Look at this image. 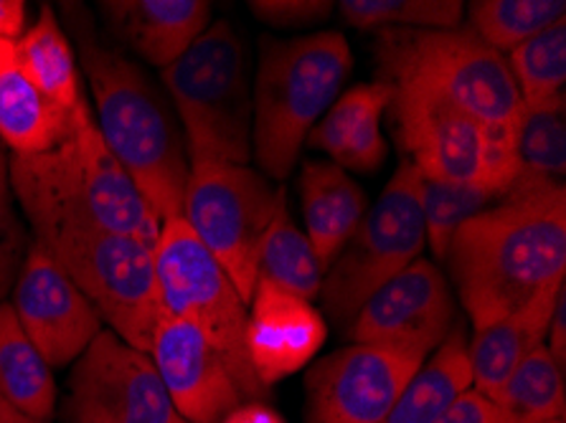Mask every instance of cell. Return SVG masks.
Returning a JSON list of instances; mask_svg holds the SVG:
<instances>
[{
    "label": "cell",
    "instance_id": "cell-40",
    "mask_svg": "<svg viewBox=\"0 0 566 423\" xmlns=\"http://www.w3.org/2000/svg\"><path fill=\"white\" fill-rule=\"evenodd\" d=\"M509 423H564V421H509Z\"/></svg>",
    "mask_w": 566,
    "mask_h": 423
},
{
    "label": "cell",
    "instance_id": "cell-10",
    "mask_svg": "<svg viewBox=\"0 0 566 423\" xmlns=\"http://www.w3.org/2000/svg\"><path fill=\"white\" fill-rule=\"evenodd\" d=\"M285 191L270 186L262 172L234 162L191 158L184 219L250 305L256 264L270 223Z\"/></svg>",
    "mask_w": 566,
    "mask_h": 423
},
{
    "label": "cell",
    "instance_id": "cell-14",
    "mask_svg": "<svg viewBox=\"0 0 566 423\" xmlns=\"http://www.w3.org/2000/svg\"><path fill=\"white\" fill-rule=\"evenodd\" d=\"M452 322L454 297L448 276L419 256L366 299L350 319V338L427 360L448 340Z\"/></svg>",
    "mask_w": 566,
    "mask_h": 423
},
{
    "label": "cell",
    "instance_id": "cell-20",
    "mask_svg": "<svg viewBox=\"0 0 566 423\" xmlns=\"http://www.w3.org/2000/svg\"><path fill=\"white\" fill-rule=\"evenodd\" d=\"M74 112L56 107L39 92L23 72L15 41L0 39V145L11 155H39L56 148L72 129Z\"/></svg>",
    "mask_w": 566,
    "mask_h": 423
},
{
    "label": "cell",
    "instance_id": "cell-15",
    "mask_svg": "<svg viewBox=\"0 0 566 423\" xmlns=\"http://www.w3.org/2000/svg\"><path fill=\"white\" fill-rule=\"evenodd\" d=\"M13 313L49 368H64L90 348L105 322L54 258L31 239L11 289Z\"/></svg>",
    "mask_w": 566,
    "mask_h": 423
},
{
    "label": "cell",
    "instance_id": "cell-6",
    "mask_svg": "<svg viewBox=\"0 0 566 423\" xmlns=\"http://www.w3.org/2000/svg\"><path fill=\"white\" fill-rule=\"evenodd\" d=\"M379 82H415L488 127H516L523 112L505 56L475 31H376Z\"/></svg>",
    "mask_w": 566,
    "mask_h": 423
},
{
    "label": "cell",
    "instance_id": "cell-23",
    "mask_svg": "<svg viewBox=\"0 0 566 423\" xmlns=\"http://www.w3.org/2000/svg\"><path fill=\"white\" fill-rule=\"evenodd\" d=\"M566 176V94L523 107L516 125V180L511 193L564 186Z\"/></svg>",
    "mask_w": 566,
    "mask_h": 423
},
{
    "label": "cell",
    "instance_id": "cell-26",
    "mask_svg": "<svg viewBox=\"0 0 566 423\" xmlns=\"http://www.w3.org/2000/svg\"><path fill=\"white\" fill-rule=\"evenodd\" d=\"M470 388V358L462 332L448 335L430 362L407 385L399 403L379 423H432L448 405Z\"/></svg>",
    "mask_w": 566,
    "mask_h": 423
},
{
    "label": "cell",
    "instance_id": "cell-24",
    "mask_svg": "<svg viewBox=\"0 0 566 423\" xmlns=\"http://www.w3.org/2000/svg\"><path fill=\"white\" fill-rule=\"evenodd\" d=\"M0 395L31 416L51 421L56 413L54 373L8 302H0Z\"/></svg>",
    "mask_w": 566,
    "mask_h": 423
},
{
    "label": "cell",
    "instance_id": "cell-1",
    "mask_svg": "<svg viewBox=\"0 0 566 423\" xmlns=\"http://www.w3.org/2000/svg\"><path fill=\"white\" fill-rule=\"evenodd\" d=\"M473 330L566 282L564 186L509 193L454 231L444 254Z\"/></svg>",
    "mask_w": 566,
    "mask_h": 423
},
{
    "label": "cell",
    "instance_id": "cell-37",
    "mask_svg": "<svg viewBox=\"0 0 566 423\" xmlns=\"http://www.w3.org/2000/svg\"><path fill=\"white\" fill-rule=\"evenodd\" d=\"M25 23V6L21 0H0V39L19 41Z\"/></svg>",
    "mask_w": 566,
    "mask_h": 423
},
{
    "label": "cell",
    "instance_id": "cell-13",
    "mask_svg": "<svg viewBox=\"0 0 566 423\" xmlns=\"http://www.w3.org/2000/svg\"><path fill=\"white\" fill-rule=\"evenodd\" d=\"M427 360L354 342L325 356L305 378V423H379Z\"/></svg>",
    "mask_w": 566,
    "mask_h": 423
},
{
    "label": "cell",
    "instance_id": "cell-2",
    "mask_svg": "<svg viewBox=\"0 0 566 423\" xmlns=\"http://www.w3.org/2000/svg\"><path fill=\"white\" fill-rule=\"evenodd\" d=\"M80 62L97 107V129L160 221L184 215L188 155L163 94L143 68L94 36L90 13L66 3Z\"/></svg>",
    "mask_w": 566,
    "mask_h": 423
},
{
    "label": "cell",
    "instance_id": "cell-34",
    "mask_svg": "<svg viewBox=\"0 0 566 423\" xmlns=\"http://www.w3.org/2000/svg\"><path fill=\"white\" fill-rule=\"evenodd\" d=\"M252 13L256 19L277 25V29H293V25H311L331 15L333 3L325 0H252Z\"/></svg>",
    "mask_w": 566,
    "mask_h": 423
},
{
    "label": "cell",
    "instance_id": "cell-27",
    "mask_svg": "<svg viewBox=\"0 0 566 423\" xmlns=\"http://www.w3.org/2000/svg\"><path fill=\"white\" fill-rule=\"evenodd\" d=\"M256 282H268L272 287L307 302L321 295L323 266L317 262L311 241L295 226L285 203L274 213L270 229L264 233Z\"/></svg>",
    "mask_w": 566,
    "mask_h": 423
},
{
    "label": "cell",
    "instance_id": "cell-16",
    "mask_svg": "<svg viewBox=\"0 0 566 423\" xmlns=\"http://www.w3.org/2000/svg\"><path fill=\"white\" fill-rule=\"evenodd\" d=\"M145 356L188 423H221L254 401L217 345L188 319L160 317Z\"/></svg>",
    "mask_w": 566,
    "mask_h": 423
},
{
    "label": "cell",
    "instance_id": "cell-36",
    "mask_svg": "<svg viewBox=\"0 0 566 423\" xmlns=\"http://www.w3.org/2000/svg\"><path fill=\"white\" fill-rule=\"evenodd\" d=\"M544 345L554 356V360L564 368L566 366V282L562 284L559 295H556L554 313H552V319H548Z\"/></svg>",
    "mask_w": 566,
    "mask_h": 423
},
{
    "label": "cell",
    "instance_id": "cell-7",
    "mask_svg": "<svg viewBox=\"0 0 566 423\" xmlns=\"http://www.w3.org/2000/svg\"><path fill=\"white\" fill-rule=\"evenodd\" d=\"M160 76L186 127L188 160L211 158L250 166V68L234 29L227 21L209 25Z\"/></svg>",
    "mask_w": 566,
    "mask_h": 423
},
{
    "label": "cell",
    "instance_id": "cell-31",
    "mask_svg": "<svg viewBox=\"0 0 566 423\" xmlns=\"http://www.w3.org/2000/svg\"><path fill=\"white\" fill-rule=\"evenodd\" d=\"M513 82L518 86L523 107H534L564 94L566 84V21L548 25L542 33L509 51Z\"/></svg>",
    "mask_w": 566,
    "mask_h": 423
},
{
    "label": "cell",
    "instance_id": "cell-4",
    "mask_svg": "<svg viewBox=\"0 0 566 423\" xmlns=\"http://www.w3.org/2000/svg\"><path fill=\"white\" fill-rule=\"evenodd\" d=\"M354 54L343 33L262 39L252 102V152L268 178H287L317 117L333 107Z\"/></svg>",
    "mask_w": 566,
    "mask_h": 423
},
{
    "label": "cell",
    "instance_id": "cell-22",
    "mask_svg": "<svg viewBox=\"0 0 566 423\" xmlns=\"http://www.w3.org/2000/svg\"><path fill=\"white\" fill-rule=\"evenodd\" d=\"M559 289L546 292L518 313L503 317L483 330H475V338L468 348L473 391L491 401L499 399L505 381L521 366L523 358H528L538 345H544Z\"/></svg>",
    "mask_w": 566,
    "mask_h": 423
},
{
    "label": "cell",
    "instance_id": "cell-12",
    "mask_svg": "<svg viewBox=\"0 0 566 423\" xmlns=\"http://www.w3.org/2000/svg\"><path fill=\"white\" fill-rule=\"evenodd\" d=\"M62 423H188L176 411L153 360L102 330L74 360Z\"/></svg>",
    "mask_w": 566,
    "mask_h": 423
},
{
    "label": "cell",
    "instance_id": "cell-28",
    "mask_svg": "<svg viewBox=\"0 0 566 423\" xmlns=\"http://www.w3.org/2000/svg\"><path fill=\"white\" fill-rule=\"evenodd\" d=\"M495 403L509 421H564V368L546 345H538L528 358H523Z\"/></svg>",
    "mask_w": 566,
    "mask_h": 423
},
{
    "label": "cell",
    "instance_id": "cell-5",
    "mask_svg": "<svg viewBox=\"0 0 566 423\" xmlns=\"http://www.w3.org/2000/svg\"><path fill=\"white\" fill-rule=\"evenodd\" d=\"M33 241L49 252L97 309L107 330L148 352L160 322L156 258L148 241L64 219H29Z\"/></svg>",
    "mask_w": 566,
    "mask_h": 423
},
{
    "label": "cell",
    "instance_id": "cell-29",
    "mask_svg": "<svg viewBox=\"0 0 566 423\" xmlns=\"http://www.w3.org/2000/svg\"><path fill=\"white\" fill-rule=\"evenodd\" d=\"M468 29L493 51H513L548 25L566 21L564 0H473Z\"/></svg>",
    "mask_w": 566,
    "mask_h": 423
},
{
    "label": "cell",
    "instance_id": "cell-30",
    "mask_svg": "<svg viewBox=\"0 0 566 423\" xmlns=\"http://www.w3.org/2000/svg\"><path fill=\"white\" fill-rule=\"evenodd\" d=\"M499 201H503V195L493 191V188L448 183V180L422 176V180H419V205H422L427 244H430L434 258L444 262V254H448L454 231L468 219L483 213Z\"/></svg>",
    "mask_w": 566,
    "mask_h": 423
},
{
    "label": "cell",
    "instance_id": "cell-38",
    "mask_svg": "<svg viewBox=\"0 0 566 423\" xmlns=\"http://www.w3.org/2000/svg\"><path fill=\"white\" fill-rule=\"evenodd\" d=\"M221 423H285V421H282L277 413L268 409L264 403L252 401V403L239 405V409L231 411Z\"/></svg>",
    "mask_w": 566,
    "mask_h": 423
},
{
    "label": "cell",
    "instance_id": "cell-21",
    "mask_svg": "<svg viewBox=\"0 0 566 423\" xmlns=\"http://www.w3.org/2000/svg\"><path fill=\"white\" fill-rule=\"evenodd\" d=\"M300 198H303L305 236L323 272H328L340 248L364 221L366 195L361 186L336 162L307 160L300 176Z\"/></svg>",
    "mask_w": 566,
    "mask_h": 423
},
{
    "label": "cell",
    "instance_id": "cell-18",
    "mask_svg": "<svg viewBox=\"0 0 566 423\" xmlns=\"http://www.w3.org/2000/svg\"><path fill=\"white\" fill-rule=\"evenodd\" d=\"M99 8L109 33L158 68L174 64L211 21L206 0H105Z\"/></svg>",
    "mask_w": 566,
    "mask_h": 423
},
{
    "label": "cell",
    "instance_id": "cell-9",
    "mask_svg": "<svg viewBox=\"0 0 566 423\" xmlns=\"http://www.w3.org/2000/svg\"><path fill=\"white\" fill-rule=\"evenodd\" d=\"M153 258L163 317L188 319L199 327L234 368L252 399L262 401L268 385L256 378L247 352V302L217 258L196 239L184 215L160 223Z\"/></svg>",
    "mask_w": 566,
    "mask_h": 423
},
{
    "label": "cell",
    "instance_id": "cell-32",
    "mask_svg": "<svg viewBox=\"0 0 566 423\" xmlns=\"http://www.w3.org/2000/svg\"><path fill=\"white\" fill-rule=\"evenodd\" d=\"M465 13L460 0H343L340 19L358 31H448Z\"/></svg>",
    "mask_w": 566,
    "mask_h": 423
},
{
    "label": "cell",
    "instance_id": "cell-3",
    "mask_svg": "<svg viewBox=\"0 0 566 423\" xmlns=\"http://www.w3.org/2000/svg\"><path fill=\"white\" fill-rule=\"evenodd\" d=\"M13 198L25 221L64 219L156 244L160 219L102 140L87 102L74 112L72 129L56 148L8 155Z\"/></svg>",
    "mask_w": 566,
    "mask_h": 423
},
{
    "label": "cell",
    "instance_id": "cell-39",
    "mask_svg": "<svg viewBox=\"0 0 566 423\" xmlns=\"http://www.w3.org/2000/svg\"><path fill=\"white\" fill-rule=\"evenodd\" d=\"M0 423H51V421L31 416V413L15 409L13 403H8L3 395H0Z\"/></svg>",
    "mask_w": 566,
    "mask_h": 423
},
{
    "label": "cell",
    "instance_id": "cell-19",
    "mask_svg": "<svg viewBox=\"0 0 566 423\" xmlns=\"http://www.w3.org/2000/svg\"><path fill=\"white\" fill-rule=\"evenodd\" d=\"M391 89L381 82L358 84L348 89L317 123L307 142L328 152L338 168L356 172H376L389 155L381 135V115L389 109Z\"/></svg>",
    "mask_w": 566,
    "mask_h": 423
},
{
    "label": "cell",
    "instance_id": "cell-25",
    "mask_svg": "<svg viewBox=\"0 0 566 423\" xmlns=\"http://www.w3.org/2000/svg\"><path fill=\"white\" fill-rule=\"evenodd\" d=\"M15 54H19V62L23 72L29 74V80L56 107L74 112L82 105L84 97L80 86V72H76L74 49L56 21L54 8H41L39 21L33 23V29L25 31L15 41Z\"/></svg>",
    "mask_w": 566,
    "mask_h": 423
},
{
    "label": "cell",
    "instance_id": "cell-17",
    "mask_svg": "<svg viewBox=\"0 0 566 423\" xmlns=\"http://www.w3.org/2000/svg\"><path fill=\"white\" fill-rule=\"evenodd\" d=\"M247 317V352L264 385L303 370L328 338L323 315L313 302L256 282Z\"/></svg>",
    "mask_w": 566,
    "mask_h": 423
},
{
    "label": "cell",
    "instance_id": "cell-35",
    "mask_svg": "<svg viewBox=\"0 0 566 423\" xmlns=\"http://www.w3.org/2000/svg\"><path fill=\"white\" fill-rule=\"evenodd\" d=\"M432 423H509V419L499 403L468 388Z\"/></svg>",
    "mask_w": 566,
    "mask_h": 423
},
{
    "label": "cell",
    "instance_id": "cell-11",
    "mask_svg": "<svg viewBox=\"0 0 566 423\" xmlns=\"http://www.w3.org/2000/svg\"><path fill=\"white\" fill-rule=\"evenodd\" d=\"M419 170L405 158L379 201L366 211L354 236L325 272L323 307L338 325H350L366 299L417 262L427 244Z\"/></svg>",
    "mask_w": 566,
    "mask_h": 423
},
{
    "label": "cell",
    "instance_id": "cell-8",
    "mask_svg": "<svg viewBox=\"0 0 566 423\" xmlns=\"http://www.w3.org/2000/svg\"><path fill=\"white\" fill-rule=\"evenodd\" d=\"M386 86L391 89L389 109L401 148L424 178L485 186L503 198L511 193L516 127H488L415 82Z\"/></svg>",
    "mask_w": 566,
    "mask_h": 423
},
{
    "label": "cell",
    "instance_id": "cell-33",
    "mask_svg": "<svg viewBox=\"0 0 566 423\" xmlns=\"http://www.w3.org/2000/svg\"><path fill=\"white\" fill-rule=\"evenodd\" d=\"M31 239L25 236L19 213L13 205L11 176H8V152L0 145V302L11 295Z\"/></svg>",
    "mask_w": 566,
    "mask_h": 423
}]
</instances>
